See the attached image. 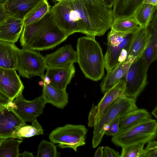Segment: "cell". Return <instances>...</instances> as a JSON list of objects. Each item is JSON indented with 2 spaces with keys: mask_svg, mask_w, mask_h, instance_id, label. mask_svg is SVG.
Instances as JSON below:
<instances>
[{
  "mask_svg": "<svg viewBox=\"0 0 157 157\" xmlns=\"http://www.w3.org/2000/svg\"><path fill=\"white\" fill-rule=\"evenodd\" d=\"M50 11L56 24L68 36L75 33L102 36L114 19L112 7L103 0H61Z\"/></svg>",
  "mask_w": 157,
  "mask_h": 157,
  "instance_id": "cell-1",
  "label": "cell"
},
{
  "mask_svg": "<svg viewBox=\"0 0 157 157\" xmlns=\"http://www.w3.org/2000/svg\"><path fill=\"white\" fill-rule=\"evenodd\" d=\"M76 48L77 63L85 77L94 81L101 79L104 75V56L95 37L78 38Z\"/></svg>",
  "mask_w": 157,
  "mask_h": 157,
  "instance_id": "cell-2",
  "label": "cell"
},
{
  "mask_svg": "<svg viewBox=\"0 0 157 157\" xmlns=\"http://www.w3.org/2000/svg\"><path fill=\"white\" fill-rule=\"evenodd\" d=\"M136 101L124 94L116 99L107 108L94 127L92 140L93 148L97 147L100 144L105 131L108 129L112 121L138 108Z\"/></svg>",
  "mask_w": 157,
  "mask_h": 157,
  "instance_id": "cell-3",
  "label": "cell"
},
{
  "mask_svg": "<svg viewBox=\"0 0 157 157\" xmlns=\"http://www.w3.org/2000/svg\"><path fill=\"white\" fill-rule=\"evenodd\" d=\"M157 132L156 121L151 118L119 132L113 136L111 141L121 147L138 143L145 144L156 137Z\"/></svg>",
  "mask_w": 157,
  "mask_h": 157,
  "instance_id": "cell-4",
  "label": "cell"
},
{
  "mask_svg": "<svg viewBox=\"0 0 157 157\" xmlns=\"http://www.w3.org/2000/svg\"><path fill=\"white\" fill-rule=\"evenodd\" d=\"M134 33H122L111 30L109 32L107 49L104 56L105 68L107 72L125 59Z\"/></svg>",
  "mask_w": 157,
  "mask_h": 157,
  "instance_id": "cell-5",
  "label": "cell"
},
{
  "mask_svg": "<svg viewBox=\"0 0 157 157\" xmlns=\"http://www.w3.org/2000/svg\"><path fill=\"white\" fill-rule=\"evenodd\" d=\"M87 132L84 125L67 124L53 130L49 138L54 144H58L59 148H71L76 152L78 147L85 144Z\"/></svg>",
  "mask_w": 157,
  "mask_h": 157,
  "instance_id": "cell-6",
  "label": "cell"
},
{
  "mask_svg": "<svg viewBox=\"0 0 157 157\" xmlns=\"http://www.w3.org/2000/svg\"><path fill=\"white\" fill-rule=\"evenodd\" d=\"M141 55L133 61L124 77V94L136 100L147 83V71L149 67Z\"/></svg>",
  "mask_w": 157,
  "mask_h": 157,
  "instance_id": "cell-7",
  "label": "cell"
},
{
  "mask_svg": "<svg viewBox=\"0 0 157 157\" xmlns=\"http://www.w3.org/2000/svg\"><path fill=\"white\" fill-rule=\"evenodd\" d=\"M46 69L44 57L39 52L28 48L19 49L16 70L21 76L29 78L39 76L43 80Z\"/></svg>",
  "mask_w": 157,
  "mask_h": 157,
  "instance_id": "cell-8",
  "label": "cell"
},
{
  "mask_svg": "<svg viewBox=\"0 0 157 157\" xmlns=\"http://www.w3.org/2000/svg\"><path fill=\"white\" fill-rule=\"evenodd\" d=\"M68 36L56 24L51 13L29 48L39 51L52 49L65 40Z\"/></svg>",
  "mask_w": 157,
  "mask_h": 157,
  "instance_id": "cell-9",
  "label": "cell"
},
{
  "mask_svg": "<svg viewBox=\"0 0 157 157\" xmlns=\"http://www.w3.org/2000/svg\"><path fill=\"white\" fill-rule=\"evenodd\" d=\"M10 104L13 110L25 122L32 123L43 113L44 104L42 96L33 100L25 99L22 93L20 94Z\"/></svg>",
  "mask_w": 157,
  "mask_h": 157,
  "instance_id": "cell-10",
  "label": "cell"
},
{
  "mask_svg": "<svg viewBox=\"0 0 157 157\" xmlns=\"http://www.w3.org/2000/svg\"><path fill=\"white\" fill-rule=\"evenodd\" d=\"M125 82L124 78L117 84L104 93L98 104L93 103L88 117V126L94 127L110 105L119 97L124 94Z\"/></svg>",
  "mask_w": 157,
  "mask_h": 157,
  "instance_id": "cell-11",
  "label": "cell"
},
{
  "mask_svg": "<svg viewBox=\"0 0 157 157\" xmlns=\"http://www.w3.org/2000/svg\"><path fill=\"white\" fill-rule=\"evenodd\" d=\"M24 88L16 69L0 67V90L13 101L22 93Z\"/></svg>",
  "mask_w": 157,
  "mask_h": 157,
  "instance_id": "cell-12",
  "label": "cell"
},
{
  "mask_svg": "<svg viewBox=\"0 0 157 157\" xmlns=\"http://www.w3.org/2000/svg\"><path fill=\"white\" fill-rule=\"evenodd\" d=\"M25 122L9 103L0 109V139L14 138L19 127Z\"/></svg>",
  "mask_w": 157,
  "mask_h": 157,
  "instance_id": "cell-13",
  "label": "cell"
},
{
  "mask_svg": "<svg viewBox=\"0 0 157 157\" xmlns=\"http://www.w3.org/2000/svg\"><path fill=\"white\" fill-rule=\"evenodd\" d=\"M44 57L47 68L64 67L78 62L77 52L70 44L66 45Z\"/></svg>",
  "mask_w": 157,
  "mask_h": 157,
  "instance_id": "cell-14",
  "label": "cell"
},
{
  "mask_svg": "<svg viewBox=\"0 0 157 157\" xmlns=\"http://www.w3.org/2000/svg\"><path fill=\"white\" fill-rule=\"evenodd\" d=\"M46 70L45 75L50 78V84L62 90H66L67 86L70 83L75 71L74 64L63 67L47 68Z\"/></svg>",
  "mask_w": 157,
  "mask_h": 157,
  "instance_id": "cell-15",
  "label": "cell"
},
{
  "mask_svg": "<svg viewBox=\"0 0 157 157\" xmlns=\"http://www.w3.org/2000/svg\"><path fill=\"white\" fill-rule=\"evenodd\" d=\"M24 27L23 19L10 16L0 24V41L14 44L19 39Z\"/></svg>",
  "mask_w": 157,
  "mask_h": 157,
  "instance_id": "cell-16",
  "label": "cell"
},
{
  "mask_svg": "<svg viewBox=\"0 0 157 157\" xmlns=\"http://www.w3.org/2000/svg\"><path fill=\"white\" fill-rule=\"evenodd\" d=\"M150 36L148 26L141 27L134 32L125 59L136 58L141 55L147 45Z\"/></svg>",
  "mask_w": 157,
  "mask_h": 157,
  "instance_id": "cell-17",
  "label": "cell"
},
{
  "mask_svg": "<svg viewBox=\"0 0 157 157\" xmlns=\"http://www.w3.org/2000/svg\"><path fill=\"white\" fill-rule=\"evenodd\" d=\"M136 58L125 59L107 74L102 81L100 87L104 94L124 77L131 64Z\"/></svg>",
  "mask_w": 157,
  "mask_h": 157,
  "instance_id": "cell-18",
  "label": "cell"
},
{
  "mask_svg": "<svg viewBox=\"0 0 157 157\" xmlns=\"http://www.w3.org/2000/svg\"><path fill=\"white\" fill-rule=\"evenodd\" d=\"M44 0H6L4 3L10 16L23 19Z\"/></svg>",
  "mask_w": 157,
  "mask_h": 157,
  "instance_id": "cell-19",
  "label": "cell"
},
{
  "mask_svg": "<svg viewBox=\"0 0 157 157\" xmlns=\"http://www.w3.org/2000/svg\"><path fill=\"white\" fill-rule=\"evenodd\" d=\"M41 95L45 105L50 103L59 108L63 109L68 103V94L66 90L57 89L50 84L44 83Z\"/></svg>",
  "mask_w": 157,
  "mask_h": 157,
  "instance_id": "cell-20",
  "label": "cell"
},
{
  "mask_svg": "<svg viewBox=\"0 0 157 157\" xmlns=\"http://www.w3.org/2000/svg\"><path fill=\"white\" fill-rule=\"evenodd\" d=\"M51 14L50 11L38 21L24 26L20 39V44L23 48H29Z\"/></svg>",
  "mask_w": 157,
  "mask_h": 157,
  "instance_id": "cell-21",
  "label": "cell"
},
{
  "mask_svg": "<svg viewBox=\"0 0 157 157\" xmlns=\"http://www.w3.org/2000/svg\"><path fill=\"white\" fill-rule=\"evenodd\" d=\"M19 49L14 44L0 41V67L16 69Z\"/></svg>",
  "mask_w": 157,
  "mask_h": 157,
  "instance_id": "cell-22",
  "label": "cell"
},
{
  "mask_svg": "<svg viewBox=\"0 0 157 157\" xmlns=\"http://www.w3.org/2000/svg\"><path fill=\"white\" fill-rule=\"evenodd\" d=\"M151 118V115L145 109L138 108L131 111L121 117L120 121L119 132Z\"/></svg>",
  "mask_w": 157,
  "mask_h": 157,
  "instance_id": "cell-23",
  "label": "cell"
},
{
  "mask_svg": "<svg viewBox=\"0 0 157 157\" xmlns=\"http://www.w3.org/2000/svg\"><path fill=\"white\" fill-rule=\"evenodd\" d=\"M141 27L133 16L121 17L114 18L111 30L122 33H133Z\"/></svg>",
  "mask_w": 157,
  "mask_h": 157,
  "instance_id": "cell-24",
  "label": "cell"
},
{
  "mask_svg": "<svg viewBox=\"0 0 157 157\" xmlns=\"http://www.w3.org/2000/svg\"><path fill=\"white\" fill-rule=\"evenodd\" d=\"M142 3V0H115L113 11L114 18L132 16L134 12Z\"/></svg>",
  "mask_w": 157,
  "mask_h": 157,
  "instance_id": "cell-25",
  "label": "cell"
},
{
  "mask_svg": "<svg viewBox=\"0 0 157 157\" xmlns=\"http://www.w3.org/2000/svg\"><path fill=\"white\" fill-rule=\"evenodd\" d=\"M157 10V6L142 3L136 9L132 16L141 27H147Z\"/></svg>",
  "mask_w": 157,
  "mask_h": 157,
  "instance_id": "cell-26",
  "label": "cell"
},
{
  "mask_svg": "<svg viewBox=\"0 0 157 157\" xmlns=\"http://www.w3.org/2000/svg\"><path fill=\"white\" fill-rule=\"evenodd\" d=\"M148 28L150 32L148 42L141 56L149 67L157 58V29L149 26Z\"/></svg>",
  "mask_w": 157,
  "mask_h": 157,
  "instance_id": "cell-27",
  "label": "cell"
},
{
  "mask_svg": "<svg viewBox=\"0 0 157 157\" xmlns=\"http://www.w3.org/2000/svg\"><path fill=\"white\" fill-rule=\"evenodd\" d=\"M14 138L0 139V157H18L19 147L22 142L21 139Z\"/></svg>",
  "mask_w": 157,
  "mask_h": 157,
  "instance_id": "cell-28",
  "label": "cell"
},
{
  "mask_svg": "<svg viewBox=\"0 0 157 157\" xmlns=\"http://www.w3.org/2000/svg\"><path fill=\"white\" fill-rule=\"evenodd\" d=\"M43 133L44 130L36 119L32 123L31 125L27 124L25 122L23 123L16 131L14 138L23 140V138L43 135Z\"/></svg>",
  "mask_w": 157,
  "mask_h": 157,
  "instance_id": "cell-29",
  "label": "cell"
},
{
  "mask_svg": "<svg viewBox=\"0 0 157 157\" xmlns=\"http://www.w3.org/2000/svg\"><path fill=\"white\" fill-rule=\"evenodd\" d=\"M47 0H44L30 12L23 19L24 26L38 21L51 10Z\"/></svg>",
  "mask_w": 157,
  "mask_h": 157,
  "instance_id": "cell-30",
  "label": "cell"
},
{
  "mask_svg": "<svg viewBox=\"0 0 157 157\" xmlns=\"http://www.w3.org/2000/svg\"><path fill=\"white\" fill-rule=\"evenodd\" d=\"M60 153L57 151L54 144L45 140L41 141L38 146L36 157H58Z\"/></svg>",
  "mask_w": 157,
  "mask_h": 157,
  "instance_id": "cell-31",
  "label": "cell"
},
{
  "mask_svg": "<svg viewBox=\"0 0 157 157\" xmlns=\"http://www.w3.org/2000/svg\"><path fill=\"white\" fill-rule=\"evenodd\" d=\"M145 144L142 143H138L122 147L120 157H140Z\"/></svg>",
  "mask_w": 157,
  "mask_h": 157,
  "instance_id": "cell-32",
  "label": "cell"
},
{
  "mask_svg": "<svg viewBox=\"0 0 157 157\" xmlns=\"http://www.w3.org/2000/svg\"><path fill=\"white\" fill-rule=\"evenodd\" d=\"M145 149H143L140 157H157V142L152 140L149 141Z\"/></svg>",
  "mask_w": 157,
  "mask_h": 157,
  "instance_id": "cell-33",
  "label": "cell"
},
{
  "mask_svg": "<svg viewBox=\"0 0 157 157\" xmlns=\"http://www.w3.org/2000/svg\"><path fill=\"white\" fill-rule=\"evenodd\" d=\"M121 117L119 116L111 122L109 128L105 131L104 135L113 136L119 133L120 121Z\"/></svg>",
  "mask_w": 157,
  "mask_h": 157,
  "instance_id": "cell-34",
  "label": "cell"
},
{
  "mask_svg": "<svg viewBox=\"0 0 157 157\" xmlns=\"http://www.w3.org/2000/svg\"><path fill=\"white\" fill-rule=\"evenodd\" d=\"M104 157H120V155L117 151L108 146L104 147Z\"/></svg>",
  "mask_w": 157,
  "mask_h": 157,
  "instance_id": "cell-35",
  "label": "cell"
},
{
  "mask_svg": "<svg viewBox=\"0 0 157 157\" xmlns=\"http://www.w3.org/2000/svg\"><path fill=\"white\" fill-rule=\"evenodd\" d=\"M10 16L4 3H0V24L5 21Z\"/></svg>",
  "mask_w": 157,
  "mask_h": 157,
  "instance_id": "cell-36",
  "label": "cell"
},
{
  "mask_svg": "<svg viewBox=\"0 0 157 157\" xmlns=\"http://www.w3.org/2000/svg\"><path fill=\"white\" fill-rule=\"evenodd\" d=\"M10 101L9 97L0 90V105H6Z\"/></svg>",
  "mask_w": 157,
  "mask_h": 157,
  "instance_id": "cell-37",
  "label": "cell"
},
{
  "mask_svg": "<svg viewBox=\"0 0 157 157\" xmlns=\"http://www.w3.org/2000/svg\"><path fill=\"white\" fill-rule=\"evenodd\" d=\"M94 157H104V147H99L96 151Z\"/></svg>",
  "mask_w": 157,
  "mask_h": 157,
  "instance_id": "cell-38",
  "label": "cell"
},
{
  "mask_svg": "<svg viewBox=\"0 0 157 157\" xmlns=\"http://www.w3.org/2000/svg\"><path fill=\"white\" fill-rule=\"evenodd\" d=\"M34 157L35 156L32 152H29L26 151H24L22 153H20L18 157Z\"/></svg>",
  "mask_w": 157,
  "mask_h": 157,
  "instance_id": "cell-39",
  "label": "cell"
},
{
  "mask_svg": "<svg viewBox=\"0 0 157 157\" xmlns=\"http://www.w3.org/2000/svg\"><path fill=\"white\" fill-rule=\"evenodd\" d=\"M142 3L150 4L157 6V0H142Z\"/></svg>",
  "mask_w": 157,
  "mask_h": 157,
  "instance_id": "cell-40",
  "label": "cell"
},
{
  "mask_svg": "<svg viewBox=\"0 0 157 157\" xmlns=\"http://www.w3.org/2000/svg\"><path fill=\"white\" fill-rule=\"evenodd\" d=\"M108 6L112 7L115 0H103Z\"/></svg>",
  "mask_w": 157,
  "mask_h": 157,
  "instance_id": "cell-41",
  "label": "cell"
},
{
  "mask_svg": "<svg viewBox=\"0 0 157 157\" xmlns=\"http://www.w3.org/2000/svg\"><path fill=\"white\" fill-rule=\"evenodd\" d=\"M44 83L50 84L51 82V80L50 78L47 76L44 75V78L43 80Z\"/></svg>",
  "mask_w": 157,
  "mask_h": 157,
  "instance_id": "cell-42",
  "label": "cell"
},
{
  "mask_svg": "<svg viewBox=\"0 0 157 157\" xmlns=\"http://www.w3.org/2000/svg\"><path fill=\"white\" fill-rule=\"evenodd\" d=\"M157 106H156L155 108L152 112L151 113L156 118H157Z\"/></svg>",
  "mask_w": 157,
  "mask_h": 157,
  "instance_id": "cell-43",
  "label": "cell"
},
{
  "mask_svg": "<svg viewBox=\"0 0 157 157\" xmlns=\"http://www.w3.org/2000/svg\"><path fill=\"white\" fill-rule=\"evenodd\" d=\"M39 85L40 86H42L44 84V82L43 81H41L39 82Z\"/></svg>",
  "mask_w": 157,
  "mask_h": 157,
  "instance_id": "cell-44",
  "label": "cell"
},
{
  "mask_svg": "<svg viewBox=\"0 0 157 157\" xmlns=\"http://www.w3.org/2000/svg\"><path fill=\"white\" fill-rule=\"evenodd\" d=\"M6 0H0V3H4Z\"/></svg>",
  "mask_w": 157,
  "mask_h": 157,
  "instance_id": "cell-45",
  "label": "cell"
},
{
  "mask_svg": "<svg viewBox=\"0 0 157 157\" xmlns=\"http://www.w3.org/2000/svg\"><path fill=\"white\" fill-rule=\"evenodd\" d=\"M6 105H0V109H2V108H3Z\"/></svg>",
  "mask_w": 157,
  "mask_h": 157,
  "instance_id": "cell-46",
  "label": "cell"
},
{
  "mask_svg": "<svg viewBox=\"0 0 157 157\" xmlns=\"http://www.w3.org/2000/svg\"><path fill=\"white\" fill-rule=\"evenodd\" d=\"M52 0L59 2L61 0Z\"/></svg>",
  "mask_w": 157,
  "mask_h": 157,
  "instance_id": "cell-47",
  "label": "cell"
}]
</instances>
